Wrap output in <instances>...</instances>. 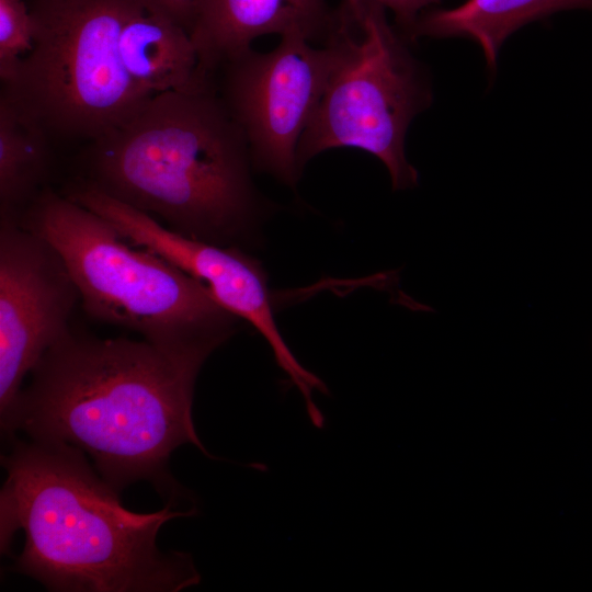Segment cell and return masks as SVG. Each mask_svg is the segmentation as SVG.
Returning <instances> with one entry per match:
<instances>
[{
    "mask_svg": "<svg viewBox=\"0 0 592 592\" xmlns=\"http://www.w3.org/2000/svg\"><path fill=\"white\" fill-rule=\"evenodd\" d=\"M207 357L71 327L32 369L13 432L88 454L117 492L146 480L173 504L186 492L168 470L172 452L191 443L212 457L192 418L195 382Z\"/></svg>",
    "mask_w": 592,
    "mask_h": 592,
    "instance_id": "1",
    "label": "cell"
},
{
    "mask_svg": "<svg viewBox=\"0 0 592 592\" xmlns=\"http://www.w3.org/2000/svg\"><path fill=\"white\" fill-rule=\"evenodd\" d=\"M1 550L25 535L14 570L50 591L177 592L201 576L190 554L162 551L159 530L197 510L155 513L123 506L118 493L67 444L16 442L2 458Z\"/></svg>",
    "mask_w": 592,
    "mask_h": 592,
    "instance_id": "2",
    "label": "cell"
},
{
    "mask_svg": "<svg viewBox=\"0 0 592 592\" xmlns=\"http://www.w3.org/2000/svg\"><path fill=\"white\" fill-rule=\"evenodd\" d=\"M82 163L79 179L192 239L224 246L261 210L246 138L216 86L153 95L90 141Z\"/></svg>",
    "mask_w": 592,
    "mask_h": 592,
    "instance_id": "3",
    "label": "cell"
},
{
    "mask_svg": "<svg viewBox=\"0 0 592 592\" xmlns=\"http://www.w3.org/2000/svg\"><path fill=\"white\" fill-rule=\"evenodd\" d=\"M18 223L59 252L91 319L180 354L209 356L235 332L239 318L203 282L62 193L45 187Z\"/></svg>",
    "mask_w": 592,
    "mask_h": 592,
    "instance_id": "4",
    "label": "cell"
},
{
    "mask_svg": "<svg viewBox=\"0 0 592 592\" xmlns=\"http://www.w3.org/2000/svg\"><path fill=\"white\" fill-rule=\"evenodd\" d=\"M136 0H32L33 49L1 94L50 139L93 141L132 121L153 96L121 60L118 38Z\"/></svg>",
    "mask_w": 592,
    "mask_h": 592,
    "instance_id": "5",
    "label": "cell"
},
{
    "mask_svg": "<svg viewBox=\"0 0 592 592\" xmlns=\"http://www.w3.org/2000/svg\"><path fill=\"white\" fill-rule=\"evenodd\" d=\"M329 33L340 42L341 56L299 140V171L328 149L354 147L386 166L395 191L415 186L405 138L430 105L431 89L406 36L375 0H341Z\"/></svg>",
    "mask_w": 592,
    "mask_h": 592,
    "instance_id": "6",
    "label": "cell"
},
{
    "mask_svg": "<svg viewBox=\"0 0 592 592\" xmlns=\"http://www.w3.org/2000/svg\"><path fill=\"white\" fill-rule=\"evenodd\" d=\"M309 41L288 33L271 52L250 48L216 71L221 73L216 90L243 133L253 168L287 185L300 174L299 140L341 56L330 33L322 48Z\"/></svg>",
    "mask_w": 592,
    "mask_h": 592,
    "instance_id": "7",
    "label": "cell"
},
{
    "mask_svg": "<svg viewBox=\"0 0 592 592\" xmlns=\"http://www.w3.org/2000/svg\"><path fill=\"white\" fill-rule=\"evenodd\" d=\"M62 193L107 219L130 243L153 251L203 282L225 309L248 321L265 339L277 365L301 394L306 411L310 413L318 409L312 392L328 394V389L298 362L282 337L274 318L266 274L258 260L236 247L182 236L79 178Z\"/></svg>",
    "mask_w": 592,
    "mask_h": 592,
    "instance_id": "8",
    "label": "cell"
},
{
    "mask_svg": "<svg viewBox=\"0 0 592 592\" xmlns=\"http://www.w3.org/2000/svg\"><path fill=\"white\" fill-rule=\"evenodd\" d=\"M79 291L55 247L16 220L0 218V415L13 419L25 376L71 328Z\"/></svg>",
    "mask_w": 592,
    "mask_h": 592,
    "instance_id": "9",
    "label": "cell"
},
{
    "mask_svg": "<svg viewBox=\"0 0 592 592\" xmlns=\"http://www.w3.org/2000/svg\"><path fill=\"white\" fill-rule=\"evenodd\" d=\"M333 12L326 0H203L191 37L208 77L251 48L262 35H328Z\"/></svg>",
    "mask_w": 592,
    "mask_h": 592,
    "instance_id": "10",
    "label": "cell"
},
{
    "mask_svg": "<svg viewBox=\"0 0 592 592\" xmlns=\"http://www.w3.org/2000/svg\"><path fill=\"white\" fill-rule=\"evenodd\" d=\"M118 50L130 78L153 95L215 86V79L201 69L191 34L141 0H136L123 23Z\"/></svg>",
    "mask_w": 592,
    "mask_h": 592,
    "instance_id": "11",
    "label": "cell"
},
{
    "mask_svg": "<svg viewBox=\"0 0 592 592\" xmlns=\"http://www.w3.org/2000/svg\"><path fill=\"white\" fill-rule=\"evenodd\" d=\"M592 10V0H465L448 9L423 11L407 34L422 36H462L482 48L487 66L494 68L502 43L530 22L563 10Z\"/></svg>",
    "mask_w": 592,
    "mask_h": 592,
    "instance_id": "12",
    "label": "cell"
},
{
    "mask_svg": "<svg viewBox=\"0 0 592 592\" xmlns=\"http://www.w3.org/2000/svg\"><path fill=\"white\" fill-rule=\"evenodd\" d=\"M50 139L3 94L0 96V218L19 220L44 190Z\"/></svg>",
    "mask_w": 592,
    "mask_h": 592,
    "instance_id": "13",
    "label": "cell"
},
{
    "mask_svg": "<svg viewBox=\"0 0 592 592\" xmlns=\"http://www.w3.org/2000/svg\"><path fill=\"white\" fill-rule=\"evenodd\" d=\"M35 21L25 0H0V77L10 82L33 49Z\"/></svg>",
    "mask_w": 592,
    "mask_h": 592,
    "instance_id": "14",
    "label": "cell"
},
{
    "mask_svg": "<svg viewBox=\"0 0 592 592\" xmlns=\"http://www.w3.org/2000/svg\"><path fill=\"white\" fill-rule=\"evenodd\" d=\"M148 7L161 12L170 20L192 33L198 18L203 0H141Z\"/></svg>",
    "mask_w": 592,
    "mask_h": 592,
    "instance_id": "15",
    "label": "cell"
},
{
    "mask_svg": "<svg viewBox=\"0 0 592 592\" xmlns=\"http://www.w3.org/2000/svg\"><path fill=\"white\" fill-rule=\"evenodd\" d=\"M394 13L396 22L406 36L417 18L431 5L441 0H375ZM408 39V38H407Z\"/></svg>",
    "mask_w": 592,
    "mask_h": 592,
    "instance_id": "16",
    "label": "cell"
}]
</instances>
